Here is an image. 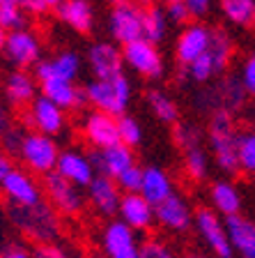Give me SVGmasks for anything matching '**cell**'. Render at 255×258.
I'll return each mask as SVG.
<instances>
[{"instance_id": "obj_13", "label": "cell", "mask_w": 255, "mask_h": 258, "mask_svg": "<svg viewBox=\"0 0 255 258\" xmlns=\"http://www.w3.org/2000/svg\"><path fill=\"white\" fill-rule=\"evenodd\" d=\"M0 187H3V191H5L10 205L28 208V205H37L39 201H44L39 184L35 182L28 173L19 171V168H14V171L0 182Z\"/></svg>"}, {"instance_id": "obj_25", "label": "cell", "mask_w": 255, "mask_h": 258, "mask_svg": "<svg viewBox=\"0 0 255 258\" xmlns=\"http://www.w3.org/2000/svg\"><path fill=\"white\" fill-rule=\"evenodd\" d=\"M209 199H212V205H214V212H216V215H223V217L239 215L241 194H239V189L234 187L232 182H228V180L214 182L212 189H209Z\"/></svg>"}, {"instance_id": "obj_50", "label": "cell", "mask_w": 255, "mask_h": 258, "mask_svg": "<svg viewBox=\"0 0 255 258\" xmlns=\"http://www.w3.org/2000/svg\"><path fill=\"white\" fill-rule=\"evenodd\" d=\"M67 0H44V5L46 7H60V5H64Z\"/></svg>"}, {"instance_id": "obj_52", "label": "cell", "mask_w": 255, "mask_h": 258, "mask_svg": "<svg viewBox=\"0 0 255 258\" xmlns=\"http://www.w3.org/2000/svg\"><path fill=\"white\" fill-rule=\"evenodd\" d=\"M5 30H3V28H0V46H3V44H5Z\"/></svg>"}, {"instance_id": "obj_22", "label": "cell", "mask_w": 255, "mask_h": 258, "mask_svg": "<svg viewBox=\"0 0 255 258\" xmlns=\"http://www.w3.org/2000/svg\"><path fill=\"white\" fill-rule=\"evenodd\" d=\"M5 48H7V55H10L12 62L21 64V67H28V64H32L39 58V42L28 30L10 32L5 39Z\"/></svg>"}, {"instance_id": "obj_54", "label": "cell", "mask_w": 255, "mask_h": 258, "mask_svg": "<svg viewBox=\"0 0 255 258\" xmlns=\"http://www.w3.org/2000/svg\"><path fill=\"white\" fill-rule=\"evenodd\" d=\"M193 258H202V256H193Z\"/></svg>"}, {"instance_id": "obj_31", "label": "cell", "mask_w": 255, "mask_h": 258, "mask_svg": "<svg viewBox=\"0 0 255 258\" xmlns=\"http://www.w3.org/2000/svg\"><path fill=\"white\" fill-rule=\"evenodd\" d=\"M184 168L189 173V177L193 180H205L209 173V157L202 148H193V150L186 152L184 157Z\"/></svg>"}, {"instance_id": "obj_38", "label": "cell", "mask_w": 255, "mask_h": 258, "mask_svg": "<svg viewBox=\"0 0 255 258\" xmlns=\"http://www.w3.org/2000/svg\"><path fill=\"white\" fill-rule=\"evenodd\" d=\"M26 16L19 5H0V28L3 30H23Z\"/></svg>"}, {"instance_id": "obj_21", "label": "cell", "mask_w": 255, "mask_h": 258, "mask_svg": "<svg viewBox=\"0 0 255 258\" xmlns=\"http://www.w3.org/2000/svg\"><path fill=\"white\" fill-rule=\"evenodd\" d=\"M42 92L48 102H53L58 108H80L88 102L85 88H76L71 81L64 79H51L42 83Z\"/></svg>"}, {"instance_id": "obj_40", "label": "cell", "mask_w": 255, "mask_h": 258, "mask_svg": "<svg viewBox=\"0 0 255 258\" xmlns=\"http://www.w3.org/2000/svg\"><path fill=\"white\" fill-rule=\"evenodd\" d=\"M140 258H177L175 251L161 240H145L140 247Z\"/></svg>"}, {"instance_id": "obj_6", "label": "cell", "mask_w": 255, "mask_h": 258, "mask_svg": "<svg viewBox=\"0 0 255 258\" xmlns=\"http://www.w3.org/2000/svg\"><path fill=\"white\" fill-rule=\"evenodd\" d=\"M19 155L23 157L26 166L35 173H42V175H48L58 168V159H60V152H58V145L51 136L46 134H26L21 143V152Z\"/></svg>"}, {"instance_id": "obj_12", "label": "cell", "mask_w": 255, "mask_h": 258, "mask_svg": "<svg viewBox=\"0 0 255 258\" xmlns=\"http://www.w3.org/2000/svg\"><path fill=\"white\" fill-rule=\"evenodd\" d=\"M117 215H120V221H124L136 233L149 231L156 224L154 205L149 201H145V196H140V194H122Z\"/></svg>"}, {"instance_id": "obj_16", "label": "cell", "mask_w": 255, "mask_h": 258, "mask_svg": "<svg viewBox=\"0 0 255 258\" xmlns=\"http://www.w3.org/2000/svg\"><path fill=\"white\" fill-rule=\"evenodd\" d=\"M88 199L95 205L97 212L104 217H113L120 210V201H122V191L117 187V182L108 175H95V180L88 187Z\"/></svg>"}, {"instance_id": "obj_7", "label": "cell", "mask_w": 255, "mask_h": 258, "mask_svg": "<svg viewBox=\"0 0 255 258\" xmlns=\"http://www.w3.org/2000/svg\"><path fill=\"white\" fill-rule=\"evenodd\" d=\"M193 224H196L198 235L202 237V242L209 247V251L216 258H232L234 249L230 244L228 231H225V221L218 219V215L209 208H200L193 215Z\"/></svg>"}, {"instance_id": "obj_15", "label": "cell", "mask_w": 255, "mask_h": 258, "mask_svg": "<svg viewBox=\"0 0 255 258\" xmlns=\"http://www.w3.org/2000/svg\"><path fill=\"white\" fill-rule=\"evenodd\" d=\"M154 215H156V224H161L163 228L175 231V233L186 231V228L193 224L191 208H189V203H186L184 196H180V194H173L163 203L156 205Z\"/></svg>"}, {"instance_id": "obj_49", "label": "cell", "mask_w": 255, "mask_h": 258, "mask_svg": "<svg viewBox=\"0 0 255 258\" xmlns=\"http://www.w3.org/2000/svg\"><path fill=\"white\" fill-rule=\"evenodd\" d=\"M7 129H10V124H7V113H5V108H3V104H0V134H5Z\"/></svg>"}, {"instance_id": "obj_27", "label": "cell", "mask_w": 255, "mask_h": 258, "mask_svg": "<svg viewBox=\"0 0 255 258\" xmlns=\"http://www.w3.org/2000/svg\"><path fill=\"white\" fill-rule=\"evenodd\" d=\"M168 32V16L161 7L147 5L143 7V39H147L149 44L161 42Z\"/></svg>"}, {"instance_id": "obj_46", "label": "cell", "mask_w": 255, "mask_h": 258, "mask_svg": "<svg viewBox=\"0 0 255 258\" xmlns=\"http://www.w3.org/2000/svg\"><path fill=\"white\" fill-rule=\"evenodd\" d=\"M3 139H5V148L10 152H21V143L26 139V134L16 132V129H7L5 134H3Z\"/></svg>"}, {"instance_id": "obj_19", "label": "cell", "mask_w": 255, "mask_h": 258, "mask_svg": "<svg viewBox=\"0 0 255 258\" xmlns=\"http://www.w3.org/2000/svg\"><path fill=\"white\" fill-rule=\"evenodd\" d=\"M225 231L234 253L241 258H255V221L244 215L225 217Z\"/></svg>"}, {"instance_id": "obj_23", "label": "cell", "mask_w": 255, "mask_h": 258, "mask_svg": "<svg viewBox=\"0 0 255 258\" xmlns=\"http://www.w3.org/2000/svg\"><path fill=\"white\" fill-rule=\"evenodd\" d=\"M37 79L42 81H51V79H64V81H71L78 76L80 72V58L74 53V51H64L60 53L55 60H48V62H39L37 64Z\"/></svg>"}, {"instance_id": "obj_17", "label": "cell", "mask_w": 255, "mask_h": 258, "mask_svg": "<svg viewBox=\"0 0 255 258\" xmlns=\"http://www.w3.org/2000/svg\"><path fill=\"white\" fill-rule=\"evenodd\" d=\"M88 62H90V70L95 72V76L99 81H106L113 79V76L122 74V51L115 46V44H108V42H101L95 44L88 53Z\"/></svg>"}, {"instance_id": "obj_34", "label": "cell", "mask_w": 255, "mask_h": 258, "mask_svg": "<svg viewBox=\"0 0 255 258\" xmlns=\"http://www.w3.org/2000/svg\"><path fill=\"white\" fill-rule=\"evenodd\" d=\"M218 64H216V60H214V55L209 53H205V55H200V58L196 60V62H191L189 64V76H191L193 81H209L212 76H216L218 74Z\"/></svg>"}, {"instance_id": "obj_43", "label": "cell", "mask_w": 255, "mask_h": 258, "mask_svg": "<svg viewBox=\"0 0 255 258\" xmlns=\"http://www.w3.org/2000/svg\"><path fill=\"white\" fill-rule=\"evenodd\" d=\"M165 16H168V21H173V23H184L186 19H189V10H186L184 0L170 3V5L165 7Z\"/></svg>"}, {"instance_id": "obj_45", "label": "cell", "mask_w": 255, "mask_h": 258, "mask_svg": "<svg viewBox=\"0 0 255 258\" xmlns=\"http://www.w3.org/2000/svg\"><path fill=\"white\" fill-rule=\"evenodd\" d=\"M186 10H189V16H205L209 10H212V0H184Z\"/></svg>"}, {"instance_id": "obj_8", "label": "cell", "mask_w": 255, "mask_h": 258, "mask_svg": "<svg viewBox=\"0 0 255 258\" xmlns=\"http://www.w3.org/2000/svg\"><path fill=\"white\" fill-rule=\"evenodd\" d=\"M111 35L122 46L143 39V7L133 5H117L111 12Z\"/></svg>"}, {"instance_id": "obj_4", "label": "cell", "mask_w": 255, "mask_h": 258, "mask_svg": "<svg viewBox=\"0 0 255 258\" xmlns=\"http://www.w3.org/2000/svg\"><path fill=\"white\" fill-rule=\"evenodd\" d=\"M44 191H46V201L55 208L60 217H78L85 208L83 194L78 191V187L71 182H67L58 171L44 175Z\"/></svg>"}, {"instance_id": "obj_2", "label": "cell", "mask_w": 255, "mask_h": 258, "mask_svg": "<svg viewBox=\"0 0 255 258\" xmlns=\"http://www.w3.org/2000/svg\"><path fill=\"white\" fill-rule=\"evenodd\" d=\"M88 102L101 113H108L113 118H122L131 102V83L124 74H117L106 81H92L85 88Z\"/></svg>"}, {"instance_id": "obj_28", "label": "cell", "mask_w": 255, "mask_h": 258, "mask_svg": "<svg viewBox=\"0 0 255 258\" xmlns=\"http://www.w3.org/2000/svg\"><path fill=\"white\" fill-rule=\"evenodd\" d=\"M5 92H7V97H10V102L16 104V106L28 104V102H32V97H35V81L28 74H23V72H14V74L7 79Z\"/></svg>"}, {"instance_id": "obj_33", "label": "cell", "mask_w": 255, "mask_h": 258, "mask_svg": "<svg viewBox=\"0 0 255 258\" xmlns=\"http://www.w3.org/2000/svg\"><path fill=\"white\" fill-rule=\"evenodd\" d=\"M237 155H239V168L255 175V132H246L237 141Z\"/></svg>"}, {"instance_id": "obj_11", "label": "cell", "mask_w": 255, "mask_h": 258, "mask_svg": "<svg viewBox=\"0 0 255 258\" xmlns=\"http://www.w3.org/2000/svg\"><path fill=\"white\" fill-rule=\"evenodd\" d=\"M212 35L214 30H209L207 26H202V23H191V26H186L182 30V35L177 37V60L182 64H189L196 62L200 55H205L212 46Z\"/></svg>"}, {"instance_id": "obj_47", "label": "cell", "mask_w": 255, "mask_h": 258, "mask_svg": "<svg viewBox=\"0 0 255 258\" xmlns=\"http://www.w3.org/2000/svg\"><path fill=\"white\" fill-rule=\"evenodd\" d=\"M16 5L21 7L23 12H30V14H44L48 10L44 5V0H16Z\"/></svg>"}, {"instance_id": "obj_48", "label": "cell", "mask_w": 255, "mask_h": 258, "mask_svg": "<svg viewBox=\"0 0 255 258\" xmlns=\"http://www.w3.org/2000/svg\"><path fill=\"white\" fill-rule=\"evenodd\" d=\"M14 171V166H12V161H10V157L5 155V152L0 150V182H3V180H5L7 175H10V173Z\"/></svg>"}, {"instance_id": "obj_30", "label": "cell", "mask_w": 255, "mask_h": 258, "mask_svg": "<svg viewBox=\"0 0 255 258\" xmlns=\"http://www.w3.org/2000/svg\"><path fill=\"white\" fill-rule=\"evenodd\" d=\"M147 102H149V108L154 111V115L163 122H175L180 111H177V104L170 99L165 92L161 90H149L147 95Z\"/></svg>"}, {"instance_id": "obj_51", "label": "cell", "mask_w": 255, "mask_h": 258, "mask_svg": "<svg viewBox=\"0 0 255 258\" xmlns=\"http://www.w3.org/2000/svg\"><path fill=\"white\" fill-rule=\"evenodd\" d=\"M113 3H115V7H117V5H129L131 0H113Z\"/></svg>"}, {"instance_id": "obj_53", "label": "cell", "mask_w": 255, "mask_h": 258, "mask_svg": "<svg viewBox=\"0 0 255 258\" xmlns=\"http://www.w3.org/2000/svg\"><path fill=\"white\" fill-rule=\"evenodd\" d=\"M0 5H16V0H0Z\"/></svg>"}, {"instance_id": "obj_44", "label": "cell", "mask_w": 255, "mask_h": 258, "mask_svg": "<svg viewBox=\"0 0 255 258\" xmlns=\"http://www.w3.org/2000/svg\"><path fill=\"white\" fill-rule=\"evenodd\" d=\"M0 258H35L32 256V249H28L26 244H7V247L0 249Z\"/></svg>"}, {"instance_id": "obj_20", "label": "cell", "mask_w": 255, "mask_h": 258, "mask_svg": "<svg viewBox=\"0 0 255 258\" xmlns=\"http://www.w3.org/2000/svg\"><path fill=\"white\" fill-rule=\"evenodd\" d=\"M55 171L67 180V182L76 184V187H90V182L95 180V168H92L90 159L80 152H74V150H67L60 155L58 159V168Z\"/></svg>"}, {"instance_id": "obj_42", "label": "cell", "mask_w": 255, "mask_h": 258, "mask_svg": "<svg viewBox=\"0 0 255 258\" xmlns=\"http://www.w3.org/2000/svg\"><path fill=\"white\" fill-rule=\"evenodd\" d=\"M241 88L248 95H255V55H250L241 67Z\"/></svg>"}, {"instance_id": "obj_35", "label": "cell", "mask_w": 255, "mask_h": 258, "mask_svg": "<svg viewBox=\"0 0 255 258\" xmlns=\"http://www.w3.org/2000/svg\"><path fill=\"white\" fill-rule=\"evenodd\" d=\"M117 129H120V143L129 145H138L140 139H143V132H140V124L136 122L133 118H129L127 113H124L122 118H117Z\"/></svg>"}, {"instance_id": "obj_37", "label": "cell", "mask_w": 255, "mask_h": 258, "mask_svg": "<svg viewBox=\"0 0 255 258\" xmlns=\"http://www.w3.org/2000/svg\"><path fill=\"white\" fill-rule=\"evenodd\" d=\"M115 182L122 194H140V187H143V168L140 166L127 168L122 175L115 177Z\"/></svg>"}, {"instance_id": "obj_1", "label": "cell", "mask_w": 255, "mask_h": 258, "mask_svg": "<svg viewBox=\"0 0 255 258\" xmlns=\"http://www.w3.org/2000/svg\"><path fill=\"white\" fill-rule=\"evenodd\" d=\"M7 215L16 231L21 233L32 244H48V242H58L62 235V217L55 212V208L46 199L39 201L37 205H7Z\"/></svg>"}, {"instance_id": "obj_26", "label": "cell", "mask_w": 255, "mask_h": 258, "mask_svg": "<svg viewBox=\"0 0 255 258\" xmlns=\"http://www.w3.org/2000/svg\"><path fill=\"white\" fill-rule=\"evenodd\" d=\"M58 14L67 26L78 32H90L92 21H95V12L88 0H67L64 5L58 7Z\"/></svg>"}, {"instance_id": "obj_24", "label": "cell", "mask_w": 255, "mask_h": 258, "mask_svg": "<svg viewBox=\"0 0 255 258\" xmlns=\"http://www.w3.org/2000/svg\"><path fill=\"white\" fill-rule=\"evenodd\" d=\"M173 182H170V175L165 171L156 166H149V168H143V187H140V196H145V201L149 203L159 205L163 203L168 196H173Z\"/></svg>"}, {"instance_id": "obj_14", "label": "cell", "mask_w": 255, "mask_h": 258, "mask_svg": "<svg viewBox=\"0 0 255 258\" xmlns=\"http://www.w3.org/2000/svg\"><path fill=\"white\" fill-rule=\"evenodd\" d=\"M85 139L95 145V150H106L120 143V129H117V118L108 115V113L95 111L85 118L83 124Z\"/></svg>"}, {"instance_id": "obj_3", "label": "cell", "mask_w": 255, "mask_h": 258, "mask_svg": "<svg viewBox=\"0 0 255 258\" xmlns=\"http://www.w3.org/2000/svg\"><path fill=\"white\" fill-rule=\"evenodd\" d=\"M237 141H239V136L234 134L230 113L225 108H218L212 115V124H209V145H212L218 168L223 173L241 171L239 155H237Z\"/></svg>"}, {"instance_id": "obj_39", "label": "cell", "mask_w": 255, "mask_h": 258, "mask_svg": "<svg viewBox=\"0 0 255 258\" xmlns=\"http://www.w3.org/2000/svg\"><path fill=\"white\" fill-rule=\"evenodd\" d=\"M175 143L184 148L186 152L193 148H200V132L193 124H177L175 127Z\"/></svg>"}, {"instance_id": "obj_41", "label": "cell", "mask_w": 255, "mask_h": 258, "mask_svg": "<svg viewBox=\"0 0 255 258\" xmlns=\"http://www.w3.org/2000/svg\"><path fill=\"white\" fill-rule=\"evenodd\" d=\"M35 258H71V253L60 244V242H48V244H35L32 247Z\"/></svg>"}, {"instance_id": "obj_5", "label": "cell", "mask_w": 255, "mask_h": 258, "mask_svg": "<svg viewBox=\"0 0 255 258\" xmlns=\"http://www.w3.org/2000/svg\"><path fill=\"white\" fill-rule=\"evenodd\" d=\"M138 233L124 221H108L101 231V258H140Z\"/></svg>"}, {"instance_id": "obj_10", "label": "cell", "mask_w": 255, "mask_h": 258, "mask_svg": "<svg viewBox=\"0 0 255 258\" xmlns=\"http://www.w3.org/2000/svg\"><path fill=\"white\" fill-rule=\"evenodd\" d=\"M88 159H90L97 175H108V177H113V180H115L117 175H122L127 168L136 166L131 148L124 143H117V145H113V148H106V150H92Z\"/></svg>"}, {"instance_id": "obj_36", "label": "cell", "mask_w": 255, "mask_h": 258, "mask_svg": "<svg viewBox=\"0 0 255 258\" xmlns=\"http://www.w3.org/2000/svg\"><path fill=\"white\" fill-rule=\"evenodd\" d=\"M214 90H216V97L225 106H239L244 102V88H241V83H237L232 79L223 81L221 88H214Z\"/></svg>"}, {"instance_id": "obj_29", "label": "cell", "mask_w": 255, "mask_h": 258, "mask_svg": "<svg viewBox=\"0 0 255 258\" xmlns=\"http://www.w3.org/2000/svg\"><path fill=\"white\" fill-rule=\"evenodd\" d=\"M221 10L234 26L255 23V0H221Z\"/></svg>"}, {"instance_id": "obj_18", "label": "cell", "mask_w": 255, "mask_h": 258, "mask_svg": "<svg viewBox=\"0 0 255 258\" xmlns=\"http://www.w3.org/2000/svg\"><path fill=\"white\" fill-rule=\"evenodd\" d=\"M28 127H37L39 134H58L64 127V113L62 108H58L53 102H48L46 97H39L30 104V113L26 115Z\"/></svg>"}, {"instance_id": "obj_32", "label": "cell", "mask_w": 255, "mask_h": 258, "mask_svg": "<svg viewBox=\"0 0 255 258\" xmlns=\"http://www.w3.org/2000/svg\"><path fill=\"white\" fill-rule=\"evenodd\" d=\"M209 53L214 55V60H216V64H218V70L221 72L228 67L230 53H232V42H230V37H228V32L225 30H214Z\"/></svg>"}, {"instance_id": "obj_9", "label": "cell", "mask_w": 255, "mask_h": 258, "mask_svg": "<svg viewBox=\"0 0 255 258\" xmlns=\"http://www.w3.org/2000/svg\"><path fill=\"white\" fill-rule=\"evenodd\" d=\"M122 58L129 67L138 72L140 76H147V79H159L163 74V60L161 53L156 51L154 44H149L147 39H138V42H131L122 48Z\"/></svg>"}]
</instances>
